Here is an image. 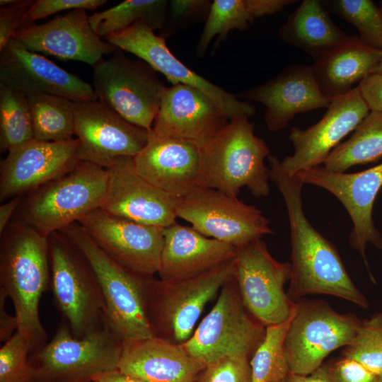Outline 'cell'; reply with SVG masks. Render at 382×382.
I'll list each match as a JSON object with an SVG mask.
<instances>
[{"instance_id": "8", "label": "cell", "mask_w": 382, "mask_h": 382, "mask_svg": "<svg viewBox=\"0 0 382 382\" xmlns=\"http://www.w3.org/2000/svg\"><path fill=\"white\" fill-rule=\"evenodd\" d=\"M233 278V260L188 279L152 277L146 289V313L154 336L176 344L186 342L206 304Z\"/></svg>"}, {"instance_id": "25", "label": "cell", "mask_w": 382, "mask_h": 382, "mask_svg": "<svg viewBox=\"0 0 382 382\" xmlns=\"http://www.w3.org/2000/svg\"><path fill=\"white\" fill-rule=\"evenodd\" d=\"M133 159L140 175L176 199L200 187L202 148L195 144L149 132L146 145Z\"/></svg>"}, {"instance_id": "53", "label": "cell", "mask_w": 382, "mask_h": 382, "mask_svg": "<svg viewBox=\"0 0 382 382\" xmlns=\"http://www.w3.org/2000/svg\"><path fill=\"white\" fill-rule=\"evenodd\" d=\"M94 382H101V381H94Z\"/></svg>"}, {"instance_id": "24", "label": "cell", "mask_w": 382, "mask_h": 382, "mask_svg": "<svg viewBox=\"0 0 382 382\" xmlns=\"http://www.w3.org/2000/svg\"><path fill=\"white\" fill-rule=\"evenodd\" d=\"M236 95L265 107L264 120L271 132L284 129L299 113L328 108L331 102L320 91L308 65L288 66L266 83Z\"/></svg>"}, {"instance_id": "45", "label": "cell", "mask_w": 382, "mask_h": 382, "mask_svg": "<svg viewBox=\"0 0 382 382\" xmlns=\"http://www.w3.org/2000/svg\"><path fill=\"white\" fill-rule=\"evenodd\" d=\"M296 1L294 0H244V4L248 12L255 20L257 18L281 12L286 6Z\"/></svg>"}, {"instance_id": "43", "label": "cell", "mask_w": 382, "mask_h": 382, "mask_svg": "<svg viewBox=\"0 0 382 382\" xmlns=\"http://www.w3.org/2000/svg\"><path fill=\"white\" fill-rule=\"evenodd\" d=\"M211 2L207 0H172L168 4L171 21H185L208 14Z\"/></svg>"}, {"instance_id": "49", "label": "cell", "mask_w": 382, "mask_h": 382, "mask_svg": "<svg viewBox=\"0 0 382 382\" xmlns=\"http://www.w3.org/2000/svg\"><path fill=\"white\" fill-rule=\"evenodd\" d=\"M99 381L101 382H147L134 376L122 373L119 370L109 374Z\"/></svg>"}, {"instance_id": "4", "label": "cell", "mask_w": 382, "mask_h": 382, "mask_svg": "<svg viewBox=\"0 0 382 382\" xmlns=\"http://www.w3.org/2000/svg\"><path fill=\"white\" fill-rule=\"evenodd\" d=\"M124 342L107 318L103 326L76 337L62 323L51 340L33 352V382H94L118 370Z\"/></svg>"}, {"instance_id": "7", "label": "cell", "mask_w": 382, "mask_h": 382, "mask_svg": "<svg viewBox=\"0 0 382 382\" xmlns=\"http://www.w3.org/2000/svg\"><path fill=\"white\" fill-rule=\"evenodd\" d=\"M83 253L93 267L104 297L106 318L124 342L154 336L146 313L150 279L132 272L107 256L81 226L73 223L60 230Z\"/></svg>"}, {"instance_id": "3", "label": "cell", "mask_w": 382, "mask_h": 382, "mask_svg": "<svg viewBox=\"0 0 382 382\" xmlns=\"http://www.w3.org/2000/svg\"><path fill=\"white\" fill-rule=\"evenodd\" d=\"M247 116L231 119L202 148L200 187L238 197L247 187L256 197L270 193L269 169L265 159L270 150L254 133Z\"/></svg>"}, {"instance_id": "6", "label": "cell", "mask_w": 382, "mask_h": 382, "mask_svg": "<svg viewBox=\"0 0 382 382\" xmlns=\"http://www.w3.org/2000/svg\"><path fill=\"white\" fill-rule=\"evenodd\" d=\"M48 254L54 306L73 335L83 337L101 328L105 303L88 260L60 231L48 236Z\"/></svg>"}, {"instance_id": "33", "label": "cell", "mask_w": 382, "mask_h": 382, "mask_svg": "<svg viewBox=\"0 0 382 382\" xmlns=\"http://www.w3.org/2000/svg\"><path fill=\"white\" fill-rule=\"evenodd\" d=\"M294 311L284 322L265 327L264 337L250 361L251 382H283L289 374L284 342Z\"/></svg>"}, {"instance_id": "38", "label": "cell", "mask_w": 382, "mask_h": 382, "mask_svg": "<svg viewBox=\"0 0 382 382\" xmlns=\"http://www.w3.org/2000/svg\"><path fill=\"white\" fill-rule=\"evenodd\" d=\"M31 352L30 340L19 331L6 341L0 349V382H33Z\"/></svg>"}, {"instance_id": "39", "label": "cell", "mask_w": 382, "mask_h": 382, "mask_svg": "<svg viewBox=\"0 0 382 382\" xmlns=\"http://www.w3.org/2000/svg\"><path fill=\"white\" fill-rule=\"evenodd\" d=\"M250 356L226 357L207 365L195 382H251Z\"/></svg>"}, {"instance_id": "30", "label": "cell", "mask_w": 382, "mask_h": 382, "mask_svg": "<svg viewBox=\"0 0 382 382\" xmlns=\"http://www.w3.org/2000/svg\"><path fill=\"white\" fill-rule=\"evenodd\" d=\"M382 158V112L370 111L323 163L325 169L342 173L355 165L367 164Z\"/></svg>"}, {"instance_id": "22", "label": "cell", "mask_w": 382, "mask_h": 382, "mask_svg": "<svg viewBox=\"0 0 382 382\" xmlns=\"http://www.w3.org/2000/svg\"><path fill=\"white\" fill-rule=\"evenodd\" d=\"M87 10L78 8L41 24H31L13 36L28 50L94 66L116 47L93 29Z\"/></svg>"}, {"instance_id": "29", "label": "cell", "mask_w": 382, "mask_h": 382, "mask_svg": "<svg viewBox=\"0 0 382 382\" xmlns=\"http://www.w3.org/2000/svg\"><path fill=\"white\" fill-rule=\"evenodd\" d=\"M285 43L308 54L314 62L343 44L347 35L331 20L323 4L303 0L278 32Z\"/></svg>"}, {"instance_id": "15", "label": "cell", "mask_w": 382, "mask_h": 382, "mask_svg": "<svg viewBox=\"0 0 382 382\" xmlns=\"http://www.w3.org/2000/svg\"><path fill=\"white\" fill-rule=\"evenodd\" d=\"M104 40L117 49L130 52L161 73L172 85L183 84L200 90L208 96L228 116L252 117L255 106L239 99L189 69L169 50L166 37L157 35L144 21H138Z\"/></svg>"}, {"instance_id": "36", "label": "cell", "mask_w": 382, "mask_h": 382, "mask_svg": "<svg viewBox=\"0 0 382 382\" xmlns=\"http://www.w3.org/2000/svg\"><path fill=\"white\" fill-rule=\"evenodd\" d=\"M326 2L334 13L357 29L361 42L382 51V12L374 2L370 0H332Z\"/></svg>"}, {"instance_id": "26", "label": "cell", "mask_w": 382, "mask_h": 382, "mask_svg": "<svg viewBox=\"0 0 382 382\" xmlns=\"http://www.w3.org/2000/svg\"><path fill=\"white\" fill-rule=\"evenodd\" d=\"M236 253V247L175 222L163 228L157 274L163 281L191 278L233 260Z\"/></svg>"}, {"instance_id": "50", "label": "cell", "mask_w": 382, "mask_h": 382, "mask_svg": "<svg viewBox=\"0 0 382 382\" xmlns=\"http://www.w3.org/2000/svg\"><path fill=\"white\" fill-rule=\"evenodd\" d=\"M375 73L382 74V51H381V57L379 63L378 64V66L376 69Z\"/></svg>"}, {"instance_id": "52", "label": "cell", "mask_w": 382, "mask_h": 382, "mask_svg": "<svg viewBox=\"0 0 382 382\" xmlns=\"http://www.w3.org/2000/svg\"><path fill=\"white\" fill-rule=\"evenodd\" d=\"M378 382H382V377H380Z\"/></svg>"}, {"instance_id": "9", "label": "cell", "mask_w": 382, "mask_h": 382, "mask_svg": "<svg viewBox=\"0 0 382 382\" xmlns=\"http://www.w3.org/2000/svg\"><path fill=\"white\" fill-rule=\"evenodd\" d=\"M92 76L98 100L130 123L151 131L166 88L153 67L117 48L93 66Z\"/></svg>"}, {"instance_id": "32", "label": "cell", "mask_w": 382, "mask_h": 382, "mask_svg": "<svg viewBox=\"0 0 382 382\" xmlns=\"http://www.w3.org/2000/svg\"><path fill=\"white\" fill-rule=\"evenodd\" d=\"M34 139L64 141L75 135L74 102L61 96L40 94L28 97Z\"/></svg>"}, {"instance_id": "31", "label": "cell", "mask_w": 382, "mask_h": 382, "mask_svg": "<svg viewBox=\"0 0 382 382\" xmlns=\"http://www.w3.org/2000/svg\"><path fill=\"white\" fill-rule=\"evenodd\" d=\"M169 1L126 0L116 6L89 15L90 23L97 35L104 39L144 21L154 31L166 21Z\"/></svg>"}, {"instance_id": "17", "label": "cell", "mask_w": 382, "mask_h": 382, "mask_svg": "<svg viewBox=\"0 0 382 382\" xmlns=\"http://www.w3.org/2000/svg\"><path fill=\"white\" fill-rule=\"evenodd\" d=\"M78 157L103 168L117 158L137 156L149 132L125 120L99 100L74 102Z\"/></svg>"}, {"instance_id": "14", "label": "cell", "mask_w": 382, "mask_h": 382, "mask_svg": "<svg viewBox=\"0 0 382 382\" xmlns=\"http://www.w3.org/2000/svg\"><path fill=\"white\" fill-rule=\"evenodd\" d=\"M296 175L304 185L326 190L343 204L353 224L349 236V244L360 255L371 280L376 283L366 250L369 243L382 248V233L375 226L373 219L374 204L382 187V163L350 173L333 172L316 166Z\"/></svg>"}, {"instance_id": "18", "label": "cell", "mask_w": 382, "mask_h": 382, "mask_svg": "<svg viewBox=\"0 0 382 382\" xmlns=\"http://www.w3.org/2000/svg\"><path fill=\"white\" fill-rule=\"evenodd\" d=\"M370 110L358 86L346 95L333 98L323 117L303 129L294 127L289 139L294 153L281 161L290 175L323 164L330 153L352 132Z\"/></svg>"}, {"instance_id": "35", "label": "cell", "mask_w": 382, "mask_h": 382, "mask_svg": "<svg viewBox=\"0 0 382 382\" xmlns=\"http://www.w3.org/2000/svg\"><path fill=\"white\" fill-rule=\"evenodd\" d=\"M244 0H214L212 2L202 34L196 47V54L203 57L213 38L224 40L233 30H244L253 22Z\"/></svg>"}, {"instance_id": "40", "label": "cell", "mask_w": 382, "mask_h": 382, "mask_svg": "<svg viewBox=\"0 0 382 382\" xmlns=\"http://www.w3.org/2000/svg\"><path fill=\"white\" fill-rule=\"evenodd\" d=\"M107 2L106 0H35L26 13L25 26L63 11L78 8L93 11Z\"/></svg>"}, {"instance_id": "44", "label": "cell", "mask_w": 382, "mask_h": 382, "mask_svg": "<svg viewBox=\"0 0 382 382\" xmlns=\"http://www.w3.org/2000/svg\"><path fill=\"white\" fill-rule=\"evenodd\" d=\"M357 86L370 111L382 112V74H371Z\"/></svg>"}, {"instance_id": "28", "label": "cell", "mask_w": 382, "mask_h": 382, "mask_svg": "<svg viewBox=\"0 0 382 382\" xmlns=\"http://www.w3.org/2000/svg\"><path fill=\"white\" fill-rule=\"evenodd\" d=\"M381 57V51L366 45L357 36H349L312 67L320 91L332 100L346 95L356 83L375 73Z\"/></svg>"}, {"instance_id": "34", "label": "cell", "mask_w": 382, "mask_h": 382, "mask_svg": "<svg viewBox=\"0 0 382 382\" xmlns=\"http://www.w3.org/2000/svg\"><path fill=\"white\" fill-rule=\"evenodd\" d=\"M34 139L28 96L0 83V149L18 147Z\"/></svg>"}, {"instance_id": "23", "label": "cell", "mask_w": 382, "mask_h": 382, "mask_svg": "<svg viewBox=\"0 0 382 382\" xmlns=\"http://www.w3.org/2000/svg\"><path fill=\"white\" fill-rule=\"evenodd\" d=\"M226 114L205 93L194 87H166L150 132L161 139L205 146L229 121Z\"/></svg>"}, {"instance_id": "11", "label": "cell", "mask_w": 382, "mask_h": 382, "mask_svg": "<svg viewBox=\"0 0 382 382\" xmlns=\"http://www.w3.org/2000/svg\"><path fill=\"white\" fill-rule=\"evenodd\" d=\"M265 332V326L245 307L233 278L221 288L214 307L182 345L207 366L226 357L250 356Z\"/></svg>"}, {"instance_id": "20", "label": "cell", "mask_w": 382, "mask_h": 382, "mask_svg": "<svg viewBox=\"0 0 382 382\" xmlns=\"http://www.w3.org/2000/svg\"><path fill=\"white\" fill-rule=\"evenodd\" d=\"M76 138L32 139L8 151L0 163V201L23 196L66 174L80 161Z\"/></svg>"}, {"instance_id": "42", "label": "cell", "mask_w": 382, "mask_h": 382, "mask_svg": "<svg viewBox=\"0 0 382 382\" xmlns=\"http://www.w3.org/2000/svg\"><path fill=\"white\" fill-rule=\"evenodd\" d=\"M328 369L333 382H378L380 378L357 361L344 356Z\"/></svg>"}, {"instance_id": "46", "label": "cell", "mask_w": 382, "mask_h": 382, "mask_svg": "<svg viewBox=\"0 0 382 382\" xmlns=\"http://www.w3.org/2000/svg\"><path fill=\"white\" fill-rule=\"evenodd\" d=\"M8 296L0 289V340L7 341L18 328V322L16 315L12 316L6 308Z\"/></svg>"}, {"instance_id": "10", "label": "cell", "mask_w": 382, "mask_h": 382, "mask_svg": "<svg viewBox=\"0 0 382 382\" xmlns=\"http://www.w3.org/2000/svg\"><path fill=\"white\" fill-rule=\"evenodd\" d=\"M361 322L323 301H295L284 342L290 372L308 375L318 369L332 352L353 342Z\"/></svg>"}, {"instance_id": "51", "label": "cell", "mask_w": 382, "mask_h": 382, "mask_svg": "<svg viewBox=\"0 0 382 382\" xmlns=\"http://www.w3.org/2000/svg\"><path fill=\"white\" fill-rule=\"evenodd\" d=\"M379 8H380V9H381V11L382 12V1L380 2V7Z\"/></svg>"}, {"instance_id": "48", "label": "cell", "mask_w": 382, "mask_h": 382, "mask_svg": "<svg viewBox=\"0 0 382 382\" xmlns=\"http://www.w3.org/2000/svg\"><path fill=\"white\" fill-rule=\"evenodd\" d=\"M23 200V196L12 197L0 206V234L6 228L13 219Z\"/></svg>"}, {"instance_id": "1", "label": "cell", "mask_w": 382, "mask_h": 382, "mask_svg": "<svg viewBox=\"0 0 382 382\" xmlns=\"http://www.w3.org/2000/svg\"><path fill=\"white\" fill-rule=\"evenodd\" d=\"M270 179L284 199L290 228L291 277L288 295L293 301L308 294H325L347 300L361 308L369 303L348 274L335 246L308 221L303 209L302 187L274 156L268 158Z\"/></svg>"}, {"instance_id": "27", "label": "cell", "mask_w": 382, "mask_h": 382, "mask_svg": "<svg viewBox=\"0 0 382 382\" xmlns=\"http://www.w3.org/2000/svg\"><path fill=\"white\" fill-rule=\"evenodd\" d=\"M205 367L182 344L153 336L124 342L118 370L147 382H195Z\"/></svg>"}, {"instance_id": "21", "label": "cell", "mask_w": 382, "mask_h": 382, "mask_svg": "<svg viewBox=\"0 0 382 382\" xmlns=\"http://www.w3.org/2000/svg\"><path fill=\"white\" fill-rule=\"evenodd\" d=\"M133 158L120 157L107 168V192L100 208L114 216L163 228L175 224L178 199L140 175Z\"/></svg>"}, {"instance_id": "37", "label": "cell", "mask_w": 382, "mask_h": 382, "mask_svg": "<svg viewBox=\"0 0 382 382\" xmlns=\"http://www.w3.org/2000/svg\"><path fill=\"white\" fill-rule=\"evenodd\" d=\"M343 356L357 361L382 377V313L361 320L353 342L345 347Z\"/></svg>"}, {"instance_id": "41", "label": "cell", "mask_w": 382, "mask_h": 382, "mask_svg": "<svg viewBox=\"0 0 382 382\" xmlns=\"http://www.w3.org/2000/svg\"><path fill=\"white\" fill-rule=\"evenodd\" d=\"M33 3V0L0 1V50L25 26V15Z\"/></svg>"}, {"instance_id": "2", "label": "cell", "mask_w": 382, "mask_h": 382, "mask_svg": "<svg viewBox=\"0 0 382 382\" xmlns=\"http://www.w3.org/2000/svg\"><path fill=\"white\" fill-rule=\"evenodd\" d=\"M0 289L13 303L19 331L33 352L46 344L39 304L50 286L48 237L15 217L0 234Z\"/></svg>"}, {"instance_id": "16", "label": "cell", "mask_w": 382, "mask_h": 382, "mask_svg": "<svg viewBox=\"0 0 382 382\" xmlns=\"http://www.w3.org/2000/svg\"><path fill=\"white\" fill-rule=\"evenodd\" d=\"M94 243L122 267L144 276L158 273L163 228L112 215L98 208L77 221Z\"/></svg>"}, {"instance_id": "13", "label": "cell", "mask_w": 382, "mask_h": 382, "mask_svg": "<svg viewBox=\"0 0 382 382\" xmlns=\"http://www.w3.org/2000/svg\"><path fill=\"white\" fill-rule=\"evenodd\" d=\"M176 214L202 235L235 247L273 233L255 206L209 187H197L178 199Z\"/></svg>"}, {"instance_id": "5", "label": "cell", "mask_w": 382, "mask_h": 382, "mask_svg": "<svg viewBox=\"0 0 382 382\" xmlns=\"http://www.w3.org/2000/svg\"><path fill=\"white\" fill-rule=\"evenodd\" d=\"M108 182L107 168L79 161L66 174L23 197L15 218L48 237L100 208Z\"/></svg>"}, {"instance_id": "19", "label": "cell", "mask_w": 382, "mask_h": 382, "mask_svg": "<svg viewBox=\"0 0 382 382\" xmlns=\"http://www.w3.org/2000/svg\"><path fill=\"white\" fill-rule=\"evenodd\" d=\"M0 83L28 97L49 94L74 102L98 100L91 84L13 38L0 50Z\"/></svg>"}, {"instance_id": "12", "label": "cell", "mask_w": 382, "mask_h": 382, "mask_svg": "<svg viewBox=\"0 0 382 382\" xmlns=\"http://www.w3.org/2000/svg\"><path fill=\"white\" fill-rule=\"evenodd\" d=\"M233 264L242 301L255 319L266 327L291 316L295 302L284 290L291 277L290 262L274 258L260 238L236 247Z\"/></svg>"}, {"instance_id": "47", "label": "cell", "mask_w": 382, "mask_h": 382, "mask_svg": "<svg viewBox=\"0 0 382 382\" xmlns=\"http://www.w3.org/2000/svg\"><path fill=\"white\" fill-rule=\"evenodd\" d=\"M283 382H333L328 372V366H321L308 375L289 372Z\"/></svg>"}]
</instances>
